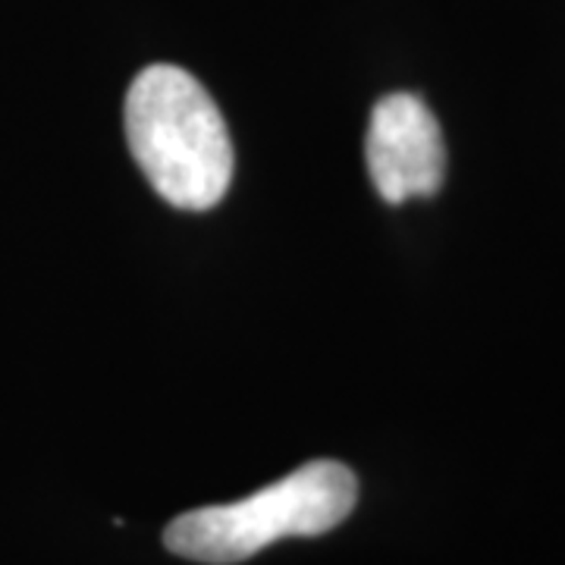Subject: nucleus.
Wrapping results in <instances>:
<instances>
[{"label":"nucleus","mask_w":565,"mask_h":565,"mask_svg":"<svg viewBox=\"0 0 565 565\" xmlns=\"http://www.w3.org/2000/svg\"><path fill=\"white\" fill-rule=\"evenodd\" d=\"M129 151L163 202L207 211L233 180V141L214 98L170 63L141 70L126 95Z\"/></svg>","instance_id":"f257e3e1"},{"label":"nucleus","mask_w":565,"mask_h":565,"mask_svg":"<svg viewBox=\"0 0 565 565\" xmlns=\"http://www.w3.org/2000/svg\"><path fill=\"white\" fill-rule=\"evenodd\" d=\"M355 500V475L343 462L318 459L245 500L182 512L163 531V544L192 563H243L282 537H318L333 531L349 519Z\"/></svg>","instance_id":"f03ea898"},{"label":"nucleus","mask_w":565,"mask_h":565,"mask_svg":"<svg viewBox=\"0 0 565 565\" xmlns=\"http://www.w3.org/2000/svg\"><path fill=\"white\" fill-rule=\"evenodd\" d=\"M364 158L377 195L390 204L427 199L444 185L446 145L440 122L422 98L408 92L374 104Z\"/></svg>","instance_id":"7ed1b4c3"}]
</instances>
